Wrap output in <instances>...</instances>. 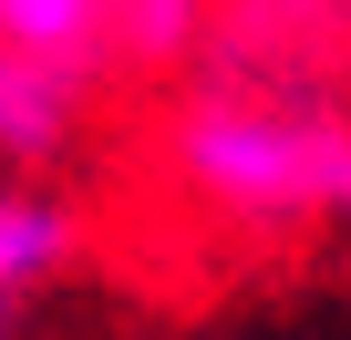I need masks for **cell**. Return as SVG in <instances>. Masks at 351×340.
Instances as JSON below:
<instances>
[{"label": "cell", "instance_id": "7a4b0ae2", "mask_svg": "<svg viewBox=\"0 0 351 340\" xmlns=\"http://www.w3.org/2000/svg\"><path fill=\"white\" fill-rule=\"evenodd\" d=\"M197 73L341 93V73H351V0H217L207 42H197Z\"/></svg>", "mask_w": 351, "mask_h": 340}, {"label": "cell", "instance_id": "6da1fadb", "mask_svg": "<svg viewBox=\"0 0 351 340\" xmlns=\"http://www.w3.org/2000/svg\"><path fill=\"white\" fill-rule=\"evenodd\" d=\"M165 176L248 237L351 227V103L320 83L197 73L165 114Z\"/></svg>", "mask_w": 351, "mask_h": 340}, {"label": "cell", "instance_id": "5b68a950", "mask_svg": "<svg viewBox=\"0 0 351 340\" xmlns=\"http://www.w3.org/2000/svg\"><path fill=\"white\" fill-rule=\"evenodd\" d=\"M0 42H21L83 83L114 73V0H0Z\"/></svg>", "mask_w": 351, "mask_h": 340}, {"label": "cell", "instance_id": "3957f363", "mask_svg": "<svg viewBox=\"0 0 351 340\" xmlns=\"http://www.w3.org/2000/svg\"><path fill=\"white\" fill-rule=\"evenodd\" d=\"M83 103L93 83L21 52V42H0V176H42V165H62L83 144Z\"/></svg>", "mask_w": 351, "mask_h": 340}, {"label": "cell", "instance_id": "277c9868", "mask_svg": "<svg viewBox=\"0 0 351 340\" xmlns=\"http://www.w3.org/2000/svg\"><path fill=\"white\" fill-rule=\"evenodd\" d=\"M73 258H83V217H73V196H52L42 176H0V319L32 309Z\"/></svg>", "mask_w": 351, "mask_h": 340}, {"label": "cell", "instance_id": "8992f818", "mask_svg": "<svg viewBox=\"0 0 351 340\" xmlns=\"http://www.w3.org/2000/svg\"><path fill=\"white\" fill-rule=\"evenodd\" d=\"M217 0H114V73H176L197 62Z\"/></svg>", "mask_w": 351, "mask_h": 340}]
</instances>
